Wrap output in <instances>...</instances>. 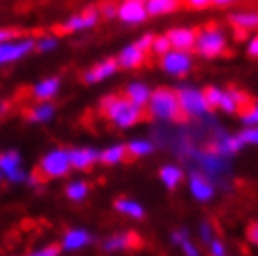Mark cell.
<instances>
[{
	"label": "cell",
	"mask_w": 258,
	"mask_h": 256,
	"mask_svg": "<svg viewBox=\"0 0 258 256\" xmlns=\"http://www.w3.org/2000/svg\"><path fill=\"white\" fill-rule=\"evenodd\" d=\"M116 210L123 215H127L131 219H142L144 217V208H142L139 202L135 200H129V199H120L116 200Z\"/></svg>",
	"instance_id": "27"
},
{
	"label": "cell",
	"mask_w": 258,
	"mask_h": 256,
	"mask_svg": "<svg viewBox=\"0 0 258 256\" xmlns=\"http://www.w3.org/2000/svg\"><path fill=\"white\" fill-rule=\"evenodd\" d=\"M161 58H163V68H165V71L170 73V75H174V77H181V75L189 73V70H191V56H189V52L170 49Z\"/></svg>",
	"instance_id": "8"
},
{
	"label": "cell",
	"mask_w": 258,
	"mask_h": 256,
	"mask_svg": "<svg viewBox=\"0 0 258 256\" xmlns=\"http://www.w3.org/2000/svg\"><path fill=\"white\" fill-rule=\"evenodd\" d=\"M60 254V247L58 245H47V247H41V249H36L32 252H28L26 256H58Z\"/></svg>",
	"instance_id": "36"
},
{
	"label": "cell",
	"mask_w": 258,
	"mask_h": 256,
	"mask_svg": "<svg viewBox=\"0 0 258 256\" xmlns=\"http://www.w3.org/2000/svg\"><path fill=\"white\" fill-rule=\"evenodd\" d=\"M159 178H161L163 185L167 187V189H176V187L180 185L181 178H183V172L178 167H174V165H165L159 170Z\"/></svg>",
	"instance_id": "25"
},
{
	"label": "cell",
	"mask_w": 258,
	"mask_h": 256,
	"mask_svg": "<svg viewBox=\"0 0 258 256\" xmlns=\"http://www.w3.org/2000/svg\"><path fill=\"white\" fill-rule=\"evenodd\" d=\"M212 2H215V4H221V6H223V4H230V2H234V0H212Z\"/></svg>",
	"instance_id": "46"
},
{
	"label": "cell",
	"mask_w": 258,
	"mask_h": 256,
	"mask_svg": "<svg viewBox=\"0 0 258 256\" xmlns=\"http://www.w3.org/2000/svg\"><path fill=\"white\" fill-rule=\"evenodd\" d=\"M230 21H232V25L238 28L239 32L258 28V13L239 12V13H234L232 17H230Z\"/></svg>",
	"instance_id": "23"
},
{
	"label": "cell",
	"mask_w": 258,
	"mask_h": 256,
	"mask_svg": "<svg viewBox=\"0 0 258 256\" xmlns=\"http://www.w3.org/2000/svg\"><path fill=\"white\" fill-rule=\"evenodd\" d=\"M176 96H178L181 114L191 116V118H200V116H204L210 110V105H208L206 97H204V92H200V90L185 86V88L178 90Z\"/></svg>",
	"instance_id": "3"
},
{
	"label": "cell",
	"mask_w": 258,
	"mask_h": 256,
	"mask_svg": "<svg viewBox=\"0 0 258 256\" xmlns=\"http://www.w3.org/2000/svg\"><path fill=\"white\" fill-rule=\"evenodd\" d=\"M172 241H174L176 245H180L181 252H183V256H200L199 249H197V245L189 239L187 232L185 230H176L174 234H172Z\"/></svg>",
	"instance_id": "29"
},
{
	"label": "cell",
	"mask_w": 258,
	"mask_h": 256,
	"mask_svg": "<svg viewBox=\"0 0 258 256\" xmlns=\"http://www.w3.org/2000/svg\"><path fill=\"white\" fill-rule=\"evenodd\" d=\"M101 110L118 127H131L142 118V109L125 99V97L109 96L101 101Z\"/></svg>",
	"instance_id": "1"
},
{
	"label": "cell",
	"mask_w": 258,
	"mask_h": 256,
	"mask_svg": "<svg viewBox=\"0 0 258 256\" xmlns=\"http://www.w3.org/2000/svg\"><path fill=\"white\" fill-rule=\"evenodd\" d=\"M58 47V39L54 38V36H43V38H39L36 41V49L39 52H49V51H54Z\"/></svg>",
	"instance_id": "33"
},
{
	"label": "cell",
	"mask_w": 258,
	"mask_h": 256,
	"mask_svg": "<svg viewBox=\"0 0 258 256\" xmlns=\"http://www.w3.org/2000/svg\"><path fill=\"white\" fill-rule=\"evenodd\" d=\"M172 47H170V41H168L167 36H157L154 38V43H152V51L155 54H159V56H165L168 51H170Z\"/></svg>",
	"instance_id": "32"
},
{
	"label": "cell",
	"mask_w": 258,
	"mask_h": 256,
	"mask_svg": "<svg viewBox=\"0 0 258 256\" xmlns=\"http://www.w3.org/2000/svg\"><path fill=\"white\" fill-rule=\"evenodd\" d=\"M60 90V81L56 77H51V79H43V81H39L36 86L32 88V94L36 99L39 101H49L51 97H54L58 94Z\"/></svg>",
	"instance_id": "20"
},
{
	"label": "cell",
	"mask_w": 258,
	"mask_h": 256,
	"mask_svg": "<svg viewBox=\"0 0 258 256\" xmlns=\"http://www.w3.org/2000/svg\"><path fill=\"white\" fill-rule=\"evenodd\" d=\"M148 110L154 118H159V120H178L181 116L178 96L176 92L168 88H157L152 92Z\"/></svg>",
	"instance_id": "2"
},
{
	"label": "cell",
	"mask_w": 258,
	"mask_h": 256,
	"mask_svg": "<svg viewBox=\"0 0 258 256\" xmlns=\"http://www.w3.org/2000/svg\"><path fill=\"white\" fill-rule=\"evenodd\" d=\"M204 97H206L210 109H212V107H219L221 97H223V90L217 88V86H210V88L204 90Z\"/></svg>",
	"instance_id": "34"
},
{
	"label": "cell",
	"mask_w": 258,
	"mask_h": 256,
	"mask_svg": "<svg viewBox=\"0 0 258 256\" xmlns=\"http://www.w3.org/2000/svg\"><path fill=\"white\" fill-rule=\"evenodd\" d=\"M0 178H2V174H0Z\"/></svg>",
	"instance_id": "47"
},
{
	"label": "cell",
	"mask_w": 258,
	"mask_h": 256,
	"mask_svg": "<svg viewBox=\"0 0 258 256\" xmlns=\"http://www.w3.org/2000/svg\"><path fill=\"white\" fill-rule=\"evenodd\" d=\"M70 170V152H64V150H52L39 163V172L45 178H62Z\"/></svg>",
	"instance_id": "5"
},
{
	"label": "cell",
	"mask_w": 258,
	"mask_h": 256,
	"mask_svg": "<svg viewBox=\"0 0 258 256\" xmlns=\"http://www.w3.org/2000/svg\"><path fill=\"white\" fill-rule=\"evenodd\" d=\"M92 241L90 234L83 228H73V230L66 232L64 239H62V249L64 250H79L86 247Z\"/></svg>",
	"instance_id": "17"
},
{
	"label": "cell",
	"mask_w": 258,
	"mask_h": 256,
	"mask_svg": "<svg viewBox=\"0 0 258 256\" xmlns=\"http://www.w3.org/2000/svg\"><path fill=\"white\" fill-rule=\"evenodd\" d=\"M241 146H243V142L239 139V135L238 137H232V135H219V139L213 144L212 152H215V154L221 155V157H226V155L236 154Z\"/></svg>",
	"instance_id": "18"
},
{
	"label": "cell",
	"mask_w": 258,
	"mask_h": 256,
	"mask_svg": "<svg viewBox=\"0 0 258 256\" xmlns=\"http://www.w3.org/2000/svg\"><path fill=\"white\" fill-rule=\"evenodd\" d=\"M144 54L146 52H142L135 43L133 45H127V47H123L120 54H118L116 62H118V68H123V70H135L139 66L144 62Z\"/></svg>",
	"instance_id": "14"
},
{
	"label": "cell",
	"mask_w": 258,
	"mask_h": 256,
	"mask_svg": "<svg viewBox=\"0 0 258 256\" xmlns=\"http://www.w3.org/2000/svg\"><path fill=\"white\" fill-rule=\"evenodd\" d=\"M118 70V62L116 60H112V58H109V60H103V62H99L97 66H94L90 71H86V75H84V81L86 83H101V81H105L107 77H110V75H114Z\"/></svg>",
	"instance_id": "16"
},
{
	"label": "cell",
	"mask_w": 258,
	"mask_h": 256,
	"mask_svg": "<svg viewBox=\"0 0 258 256\" xmlns=\"http://www.w3.org/2000/svg\"><path fill=\"white\" fill-rule=\"evenodd\" d=\"M96 161H99V152L92 150V148H77V150H71L70 152V163L71 168H84L92 167Z\"/></svg>",
	"instance_id": "15"
},
{
	"label": "cell",
	"mask_w": 258,
	"mask_h": 256,
	"mask_svg": "<svg viewBox=\"0 0 258 256\" xmlns=\"http://www.w3.org/2000/svg\"><path fill=\"white\" fill-rule=\"evenodd\" d=\"M180 6V0H146V13L148 15H165L174 12Z\"/></svg>",
	"instance_id": "24"
},
{
	"label": "cell",
	"mask_w": 258,
	"mask_h": 256,
	"mask_svg": "<svg viewBox=\"0 0 258 256\" xmlns=\"http://www.w3.org/2000/svg\"><path fill=\"white\" fill-rule=\"evenodd\" d=\"M116 13H118V8H114L112 4H107V6L103 8V15L105 17H116Z\"/></svg>",
	"instance_id": "44"
},
{
	"label": "cell",
	"mask_w": 258,
	"mask_h": 256,
	"mask_svg": "<svg viewBox=\"0 0 258 256\" xmlns=\"http://www.w3.org/2000/svg\"><path fill=\"white\" fill-rule=\"evenodd\" d=\"M88 195V185L84 181H71L70 185L66 187V197L73 202H81V200L86 199Z\"/></svg>",
	"instance_id": "31"
},
{
	"label": "cell",
	"mask_w": 258,
	"mask_h": 256,
	"mask_svg": "<svg viewBox=\"0 0 258 256\" xmlns=\"http://www.w3.org/2000/svg\"><path fill=\"white\" fill-rule=\"evenodd\" d=\"M15 38V32L10 30V28H0V43H6V41H12Z\"/></svg>",
	"instance_id": "41"
},
{
	"label": "cell",
	"mask_w": 258,
	"mask_h": 256,
	"mask_svg": "<svg viewBox=\"0 0 258 256\" xmlns=\"http://www.w3.org/2000/svg\"><path fill=\"white\" fill-rule=\"evenodd\" d=\"M52 116H54V107L49 101H45V103H39L38 107L30 109L28 120L36 123H43V122H49Z\"/></svg>",
	"instance_id": "28"
},
{
	"label": "cell",
	"mask_w": 258,
	"mask_h": 256,
	"mask_svg": "<svg viewBox=\"0 0 258 256\" xmlns=\"http://www.w3.org/2000/svg\"><path fill=\"white\" fill-rule=\"evenodd\" d=\"M0 174L6 179L17 183V181H25L26 174L21 168V155L17 152H4L0 154Z\"/></svg>",
	"instance_id": "7"
},
{
	"label": "cell",
	"mask_w": 258,
	"mask_h": 256,
	"mask_svg": "<svg viewBox=\"0 0 258 256\" xmlns=\"http://www.w3.org/2000/svg\"><path fill=\"white\" fill-rule=\"evenodd\" d=\"M200 237H202V241H204V243H210L212 239H215V237H213V228H212V224L204 223L202 226H200Z\"/></svg>",
	"instance_id": "40"
},
{
	"label": "cell",
	"mask_w": 258,
	"mask_h": 256,
	"mask_svg": "<svg viewBox=\"0 0 258 256\" xmlns=\"http://www.w3.org/2000/svg\"><path fill=\"white\" fill-rule=\"evenodd\" d=\"M97 23V12L94 8H86L83 13L79 15H73L62 25V30L66 32H79V30H86V28H92L96 26Z\"/></svg>",
	"instance_id": "12"
},
{
	"label": "cell",
	"mask_w": 258,
	"mask_h": 256,
	"mask_svg": "<svg viewBox=\"0 0 258 256\" xmlns=\"http://www.w3.org/2000/svg\"><path fill=\"white\" fill-rule=\"evenodd\" d=\"M152 43H154V36H152V34H144V36H142L135 45L141 49L142 52H148L150 49H152Z\"/></svg>",
	"instance_id": "39"
},
{
	"label": "cell",
	"mask_w": 258,
	"mask_h": 256,
	"mask_svg": "<svg viewBox=\"0 0 258 256\" xmlns=\"http://www.w3.org/2000/svg\"><path fill=\"white\" fill-rule=\"evenodd\" d=\"M189 189H191V195L199 202H210L213 199V195H215L212 181L202 172H193L189 176Z\"/></svg>",
	"instance_id": "11"
},
{
	"label": "cell",
	"mask_w": 258,
	"mask_h": 256,
	"mask_svg": "<svg viewBox=\"0 0 258 256\" xmlns=\"http://www.w3.org/2000/svg\"><path fill=\"white\" fill-rule=\"evenodd\" d=\"M150 97H152V90L146 86V84L142 83H131L125 88V99L137 105V107H144V105H148L150 103Z\"/></svg>",
	"instance_id": "19"
},
{
	"label": "cell",
	"mask_w": 258,
	"mask_h": 256,
	"mask_svg": "<svg viewBox=\"0 0 258 256\" xmlns=\"http://www.w3.org/2000/svg\"><path fill=\"white\" fill-rule=\"evenodd\" d=\"M249 239H251L254 245H258V223H254L251 228H249Z\"/></svg>",
	"instance_id": "43"
},
{
	"label": "cell",
	"mask_w": 258,
	"mask_h": 256,
	"mask_svg": "<svg viewBox=\"0 0 258 256\" xmlns=\"http://www.w3.org/2000/svg\"><path fill=\"white\" fill-rule=\"evenodd\" d=\"M226 47V38L225 34L217 30V28H206L200 30L195 39V49L199 51V54L206 58H215L219 56L221 52L225 51Z\"/></svg>",
	"instance_id": "4"
},
{
	"label": "cell",
	"mask_w": 258,
	"mask_h": 256,
	"mask_svg": "<svg viewBox=\"0 0 258 256\" xmlns=\"http://www.w3.org/2000/svg\"><path fill=\"white\" fill-rule=\"evenodd\" d=\"M146 0H123L118 6L116 17L123 23L129 25H137L146 19Z\"/></svg>",
	"instance_id": "9"
},
{
	"label": "cell",
	"mask_w": 258,
	"mask_h": 256,
	"mask_svg": "<svg viewBox=\"0 0 258 256\" xmlns=\"http://www.w3.org/2000/svg\"><path fill=\"white\" fill-rule=\"evenodd\" d=\"M195 157L199 161L204 176H219V174L225 172V157L217 155L215 152H195Z\"/></svg>",
	"instance_id": "10"
},
{
	"label": "cell",
	"mask_w": 258,
	"mask_h": 256,
	"mask_svg": "<svg viewBox=\"0 0 258 256\" xmlns=\"http://www.w3.org/2000/svg\"><path fill=\"white\" fill-rule=\"evenodd\" d=\"M133 245H137V237L133 234H114L105 241L103 249L109 252H116V250L131 249Z\"/></svg>",
	"instance_id": "22"
},
{
	"label": "cell",
	"mask_w": 258,
	"mask_h": 256,
	"mask_svg": "<svg viewBox=\"0 0 258 256\" xmlns=\"http://www.w3.org/2000/svg\"><path fill=\"white\" fill-rule=\"evenodd\" d=\"M34 47H36V41L30 38L12 39V41H6V43H0V66L17 62L23 56H26L30 51H34Z\"/></svg>",
	"instance_id": "6"
},
{
	"label": "cell",
	"mask_w": 258,
	"mask_h": 256,
	"mask_svg": "<svg viewBox=\"0 0 258 256\" xmlns=\"http://www.w3.org/2000/svg\"><path fill=\"white\" fill-rule=\"evenodd\" d=\"M212 0H187V4L191 8H206Z\"/></svg>",
	"instance_id": "45"
},
{
	"label": "cell",
	"mask_w": 258,
	"mask_h": 256,
	"mask_svg": "<svg viewBox=\"0 0 258 256\" xmlns=\"http://www.w3.org/2000/svg\"><path fill=\"white\" fill-rule=\"evenodd\" d=\"M247 103V97L243 92H238V90H228V92H223V97H221L219 109L232 114L236 110H239V107H243Z\"/></svg>",
	"instance_id": "21"
},
{
	"label": "cell",
	"mask_w": 258,
	"mask_h": 256,
	"mask_svg": "<svg viewBox=\"0 0 258 256\" xmlns=\"http://www.w3.org/2000/svg\"><path fill=\"white\" fill-rule=\"evenodd\" d=\"M247 51H249V54H251V56H258V36H254V38L249 41V45H247Z\"/></svg>",
	"instance_id": "42"
},
{
	"label": "cell",
	"mask_w": 258,
	"mask_h": 256,
	"mask_svg": "<svg viewBox=\"0 0 258 256\" xmlns=\"http://www.w3.org/2000/svg\"><path fill=\"white\" fill-rule=\"evenodd\" d=\"M208 247H210V254L212 256H228L226 254L225 243L219 241V239H212V241L208 243Z\"/></svg>",
	"instance_id": "37"
},
{
	"label": "cell",
	"mask_w": 258,
	"mask_h": 256,
	"mask_svg": "<svg viewBox=\"0 0 258 256\" xmlns=\"http://www.w3.org/2000/svg\"><path fill=\"white\" fill-rule=\"evenodd\" d=\"M125 155H127L125 146L116 144V146H110L107 150H103V152H99V161L105 163V165H118V163H122L125 159Z\"/></svg>",
	"instance_id": "26"
},
{
	"label": "cell",
	"mask_w": 258,
	"mask_h": 256,
	"mask_svg": "<svg viewBox=\"0 0 258 256\" xmlns=\"http://www.w3.org/2000/svg\"><path fill=\"white\" fill-rule=\"evenodd\" d=\"M167 38H168V41H170V47H172L174 51L187 52L195 47L197 32L191 30V28H172V30L167 34Z\"/></svg>",
	"instance_id": "13"
},
{
	"label": "cell",
	"mask_w": 258,
	"mask_h": 256,
	"mask_svg": "<svg viewBox=\"0 0 258 256\" xmlns=\"http://www.w3.org/2000/svg\"><path fill=\"white\" fill-rule=\"evenodd\" d=\"M241 120H243V123H245V125H251V127L258 125V105H254L252 109L247 110L245 114L241 116Z\"/></svg>",
	"instance_id": "38"
},
{
	"label": "cell",
	"mask_w": 258,
	"mask_h": 256,
	"mask_svg": "<svg viewBox=\"0 0 258 256\" xmlns=\"http://www.w3.org/2000/svg\"><path fill=\"white\" fill-rule=\"evenodd\" d=\"M125 150L133 157H144V155H150L154 152V144L150 141H144V139H135L125 146Z\"/></svg>",
	"instance_id": "30"
},
{
	"label": "cell",
	"mask_w": 258,
	"mask_h": 256,
	"mask_svg": "<svg viewBox=\"0 0 258 256\" xmlns=\"http://www.w3.org/2000/svg\"><path fill=\"white\" fill-rule=\"evenodd\" d=\"M239 139H241L243 144H258V125L247 127L243 133L239 135Z\"/></svg>",
	"instance_id": "35"
}]
</instances>
